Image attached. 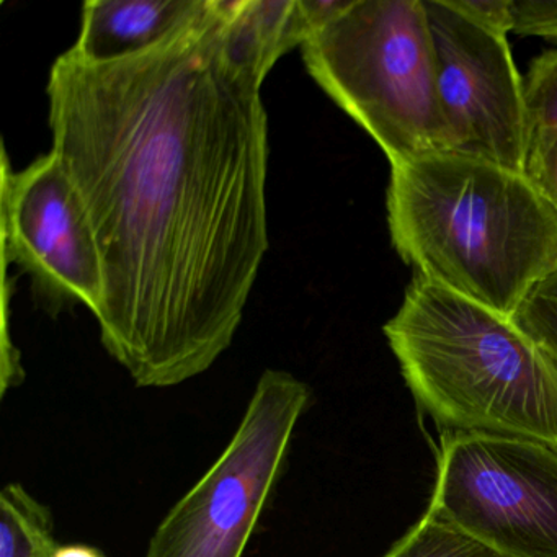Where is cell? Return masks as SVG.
<instances>
[{
  "instance_id": "5bb4252c",
  "label": "cell",
  "mask_w": 557,
  "mask_h": 557,
  "mask_svg": "<svg viewBox=\"0 0 557 557\" xmlns=\"http://www.w3.org/2000/svg\"><path fill=\"white\" fill-rule=\"evenodd\" d=\"M528 133L557 129V50L534 58L524 77Z\"/></svg>"
},
{
  "instance_id": "7c38bea8",
  "label": "cell",
  "mask_w": 557,
  "mask_h": 557,
  "mask_svg": "<svg viewBox=\"0 0 557 557\" xmlns=\"http://www.w3.org/2000/svg\"><path fill=\"white\" fill-rule=\"evenodd\" d=\"M384 557H504L478 537L433 511L394 544Z\"/></svg>"
},
{
  "instance_id": "277c9868",
  "label": "cell",
  "mask_w": 557,
  "mask_h": 557,
  "mask_svg": "<svg viewBox=\"0 0 557 557\" xmlns=\"http://www.w3.org/2000/svg\"><path fill=\"white\" fill-rule=\"evenodd\" d=\"M314 83L393 165L451 152L423 0H350L301 47Z\"/></svg>"
},
{
  "instance_id": "4fadbf2b",
  "label": "cell",
  "mask_w": 557,
  "mask_h": 557,
  "mask_svg": "<svg viewBox=\"0 0 557 557\" xmlns=\"http://www.w3.org/2000/svg\"><path fill=\"white\" fill-rule=\"evenodd\" d=\"M511 319L557 363V267L530 289Z\"/></svg>"
},
{
  "instance_id": "8992f818",
  "label": "cell",
  "mask_w": 557,
  "mask_h": 557,
  "mask_svg": "<svg viewBox=\"0 0 557 557\" xmlns=\"http://www.w3.org/2000/svg\"><path fill=\"white\" fill-rule=\"evenodd\" d=\"M429 511L504 557H557V448L445 433Z\"/></svg>"
},
{
  "instance_id": "30bf717a",
  "label": "cell",
  "mask_w": 557,
  "mask_h": 557,
  "mask_svg": "<svg viewBox=\"0 0 557 557\" xmlns=\"http://www.w3.org/2000/svg\"><path fill=\"white\" fill-rule=\"evenodd\" d=\"M207 8L208 0H89L71 50L92 64L139 57L190 27Z\"/></svg>"
},
{
  "instance_id": "2e32d148",
  "label": "cell",
  "mask_w": 557,
  "mask_h": 557,
  "mask_svg": "<svg viewBox=\"0 0 557 557\" xmlns=\"http://www.w3.org/2000/svg\"><path fill=\"white\" fill-rule=\"evenodd\" d=\"M511 34L557 41L556 0H508Z\"/></svg>"
},
{
  "instance_id": "8fae6325",
  "label": "cell",
  "mask_w": 557,
  "mask_h": 557,
  "mask_svg": "<svg viewBox=\"0 0 557 557\" xmlns=\"http://www.w3.org/2000/svg\"><path fill=\"white\" fill-rule=\"evenodd\" d=\"M57 544L50 508L18 482L5 485L0 492V557H38Z\"/></svg>"
},
{
  "instance_id": "5b68a950",
  "label": "cell",
  "mask_w": 557,
  "mask_h": 557,
  "mask_svg": "<svg viewBox=\"0 0 557 557\" xmlns=\"http://www.w3.org/2000/svg\"><path fill=\"white\" fill-rule=\"evenodd\" d=\"M309 404L308 384L267 370L233 438L162 518L143 557H243Z\"/></svg>"
},
{
  "instance_id": "ba28073f",
  "label": "cell",
  "mask_w": 557,
  "mask_h": 557,
  "mask_svg": "<svg viewBox=\"0 0 557 557\" xmlns=\"http://www.w3.org/2000/svg\"><path fill=\"white\" fill-rule=\"evenodd\" d=\"M2 175L4 262L30 275L35 296L53 314L77 305L99 314L106 293L99 246L57 152L21 172L4 168Z\"/></svg>"
},
{
  "instance_id": "9c48e42d",
  "label": "cell",
  "mask_w": 557,
  "mask_h": 557,
  "mask_svg": "<svg viewBox=\"0 0 557 557\" xmlns=\"http://www.w3.org/2000/svg\"><path fill=\"white\" fill-rule=\"evenodd\" d=\"M350 0H218L227 47L237 63L265 81L283 54L302 47Z\"/></svg>"
},
{
  "instance_id": "d6986e66",
  "label": "cell",
  "mask_w": 557,
  "mask_h": 557,
  "mask_svg": "<svg viewBox=\"0 0 557 557\" xmlns=\"http://www.w3.org/2000/svg\"><path fill=\"white\" fill-rule=\"evenodd\" d=\"M54 547H57V546H54ZM54 547H53V549H54ZM53 549L45 550V553L40 554V556H38V557H50L51 550H53Z\"/></svg>"
},
{
  "instance_id": "e0dca14e",
  "label": "cell",
  "mask_w": 557,
  "mask_h": 557,
  "mask_svg": "<svg viewBox=\"0 0 557 557\" xmlns=\"http://www.w3.org/2000/svg\"><path fill=\"white\" fill-rule=\"evenodd\" d=\"M468 17L498 34H510L508 0H451Z\"/></svg>"
},
{
  "instance_id": "52a82bcc",
  "label": "cell",
  "mask_w": 557,
  "mask_h": 557,
  "mask_svg": "<svg viewBox=\"0 0 557 557\" xmlns=\"http://www.w3.org/2000/svg\"><path fill=\"white\" fill-rule=\"evenodd\" d=\"M451 152L523 174L528 143L524 81L507 35L491 30L451 0H423Z\"/></svg>"
},
{
  "instance_id": "6da1fadb",
  "label": "cell",
  "mask_w": 557,
  "mask_h": 557,
  "mask_svg": "<svg viewBox=\"0 0 557 557\" xmlns=\"http://www.w3.org/2000/svg\"><path fill=\"white\" fill-rule=\"evenodd\" d=\"M262 86L218 0L139 57L51 66V149L102 259L100 341L138 387L200 376L243 322L269 250Z\"/></svg>"
},
{
  "instance_id": "3957f363",
  "label": "cell",
  "mask_w": 557,
  "mask_h": 557,
  "mask_svg": "<svg viewBox=\"0 0 557 557\" xmlns=\"http://www.w3.org/2000/svg\"><path fill=\"white\" fill-rule=\"evenodd\" d=\"M383 331L417 406L445 433L557 448V363L513 319L416 275Z\"/></svg>"
},
{
  "instance_id": "7a4b0ae2",
  "label": "cell",
  "mask_w": 557,
  "mask_h": 557,
  "mask_svg": "<svg viewBox=\"0 0 557 557\" xmlns=\"http://www.w3.org/2000/svg\"><path fill=\"white\" fill-rule=\"evenodd\" d=\"M387 221L416 275L508 318L557 267V211L520 172L458 152L393 165Z\"/></svg>"
},
{
  "instance_id": "ac0fdd59",
  "label": "cell",
  "mask_w": 557,
  "mask_h": 557,
  "mask_svg": "<svg viewBox=\"0 0 557 557\" xmlns=\"http://www.w3.org/2000/svg\"><path fill=\"white\" fill-rule=\"evenodd\" d=\"M50 557H107L102 550L89 544H57Z\"/></svg>"
},
{
  "instance_id": "9a60e30c",
  "label": "cell",
  "mask_w": 557,
  "mask_h": 557,
  "mask_svg": "<svg viewBox=\"0 0 557 557\" xmlns=\"http://www.w3.org/2000/svg\"><path fill=\"white\" fill-rule=\"evenodd\" d=\"M523 175L557 211V129L528 133Z\"/></svg>"
}]
</instances>
